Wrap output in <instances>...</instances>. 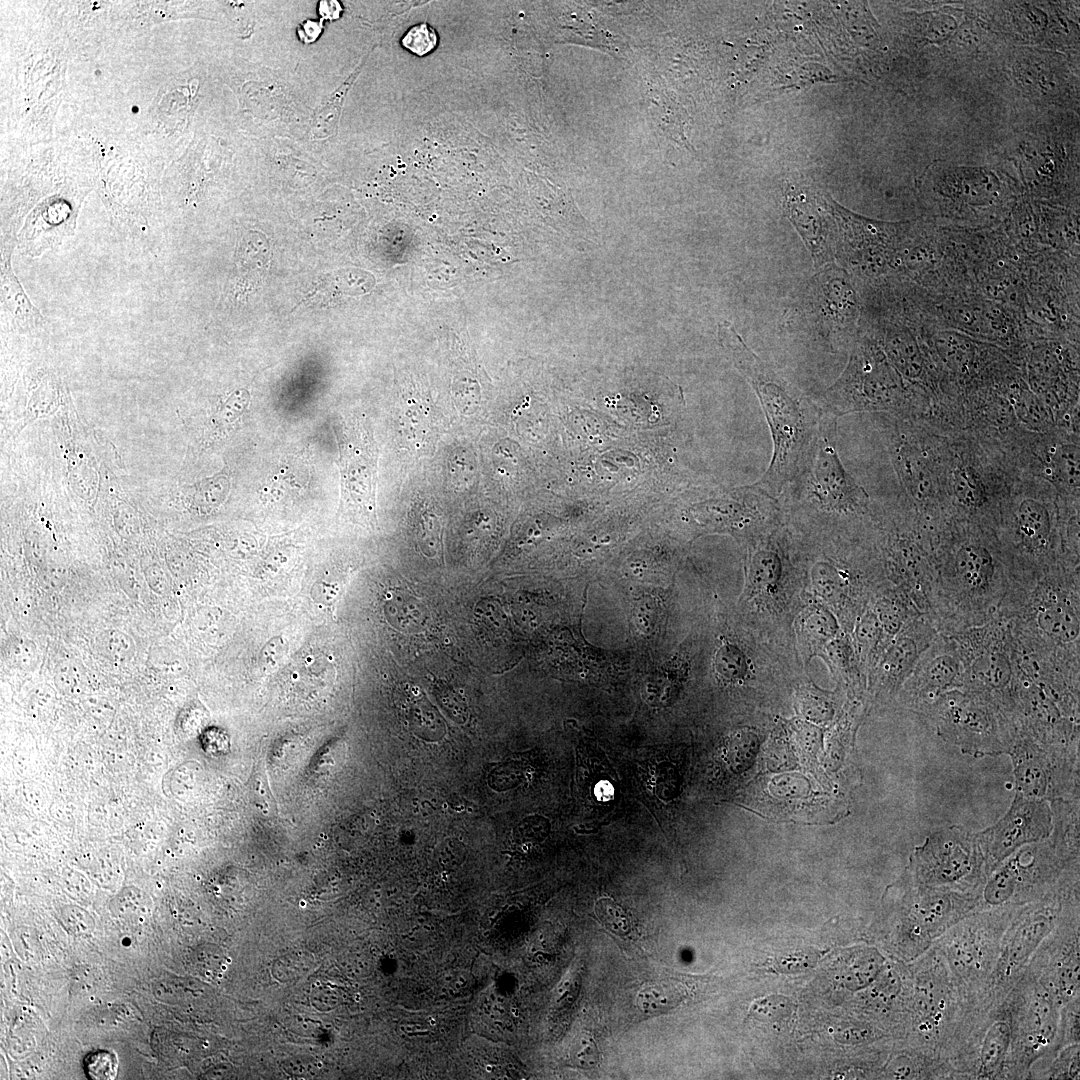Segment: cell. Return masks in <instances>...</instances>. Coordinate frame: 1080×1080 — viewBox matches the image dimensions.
I'll use <instances>...</instances> for the list:
<instances>
[{"mask_svg": "<svg viewBox=\"0 0 1080 1080\" xmlns=\"http://www.w3.org/2000/svg\"><path fill=\"white\" fill-rule=\"evenodd\" d=\"M724 347L752 385L773 441L769 466L755 484L778 499L793 480L818 436L823 413L745 345L730 323L719 326Z\"/></svg>", "mask_w": 1080, "mask_h": 1080, "instance_id": "6da1fadb", "label": "cell"}, {"mask_svg": "<svg viewBox=\"0 0 1080 1080\" xmlns=\"http://www.w3.org/2000/svg\"><path fill=\"white\" fill-rule=\"evenodd\" d=\"M779 498L780 505L792 512L825 519H849L867 512L869 495L838 455L836 418L823 414L810 453Z\"/></svg>", "mask_w": 1080, "mask_h": 1080, "instance_id": "7a4b0ae2", "label": "cell"}, {"mask_svg": "<svg viewBox=\"0 0 1080 1080\" xmlns=\"http://www.w3.org/2000/svg\"><path fill=\"white\" fill-rule=\"evenodd\" d=\"M1076 908H1079V864L1072 866L1043 897L1017 909L1003 934L999 956L985 992L977 1002L1002 1000L1046 937L1065 914Z\"/></svg>", "mask_w": 1080, "mask_h": 1080, "instance_id": "3957f363", "label": "cell"}, {"mask_svg": "<svg viewBox=\"0 0 1080 1080\" xmlns=\"http://www.w3.org/2000/svg\"><path fill=\"white\" fill-rule=\"evenodd\" d=\"M1019 907L973 911L934 942L948 966L963 1009L974 1005L984 994L1003 934Z\"/></svg>", "mask_w": 1080, "mask_h": 1080, "instance_id": "277c9868", "label": "cell"}, {"mask_svg": "<svg viewBox=\"0 0 1080 1080\" xmlns=\"http://www.w3.org/2000/svg\"><path fill=\"white\" fill-rule=\"evenodd\" d=\"M890 918L891 949L912 962L962 918L979 909L980 893L928 888L906 875Z\"/></svg>", "mask_w": 1080, "mask_h": 1080, "instance_id": "5b68a950", "label": "cell"}, {"mask_svg": "<svg viewBox=\"0 0 1080 1080\" xmlns=\"http://www.w3.org/2000/svg\"><path fill=\"white\" fill-rule=\"evenodd\" d=\"M910 963L905 1029L908 1044L946 1058L949 1042L963 1014L962 1001L935 946Z\"/></svg>", "mask_w": 1080, "mask_h": 1080, "instance_id": "8992f818", "label": "cell"}, {"mask_svg": "<svg viewBox=\"0 0 1080 1080\" xmlns=\"http://www.w3.org/2000/svg\"><path fill=\"white\" fill-rule=\"evenodd\" d=\"M946 742L973 756L1009 754L1017 730L988 694L962 687L941 695L923 713Z\"/></svg>", "mask_w": 1080, "mask_h": 1080, "instance_id": "52a82bcc", "label": "cell"}, {"mask_svg": "<svg viewBox=\"0 0 1080 1080\" xmlns=\"http://www.w3.org/2000/svg\"><path fill=\"white\" fill-rule=\"evenodd\" d=\"M1012 1042L1003 1079H1030L1057 1052L1061 1006L1027 971L1007 994Z\"/></svg>", "mask_w": 1080, "mask_h": 1080, "instance_id": "ba28073f", "label": "cell"}, {"mask_svg": "<svg viewBox=\"0 0 1080 1080\" xmlns=\"http://www.w3.org/2000/svg\"><path fill=\"white\" fill-rule=\"evenodd\" d=\"M1079 859L1063 857L1050 839L1022 846L987 877L979 909L1022 906L1051 891Z\"/></svg>", "mask_w": 1080, "mask_h": 1080, "instance_id": "9c48e42d", "label": "cell"}, {"mask_svg": "<svg viewBox=\"0 0 1080 1080\" xmlns=\"http://www.w3.org/2000/svg\"><path fill=\"white\" fill-rule=\"evenodd\" d=\"M906 876L923 887L980 893L988 871L976 834L950 827L915 848Z\"/></svg>", "mask_w": 1080, "mask_h": 1080, "instance_id": "30bf717a", "label": "cell"}, {"mask_svg": "<svg viewBox=\"0 0 1080 1080\" xmlns=\"http://www.w3.org/2000/svg\"><path fill=\"white\" fill-rule=\"evenodd\" d=\"M900 377L885 357L872 349H856L841 377L816 403L823 414L838 417L862 411L900 412L904 405Z\"/></svg>", "mask_w": 1080, "mask_h": 1080, "instance_id": "8fae6325", "label": "cell"}, {"mask_svg": "<svg viewBox=\"0 0 1080 1080\" xmlns=\"http://www.w3.org/2000/svg\"><path fill=\"white\" fill-rule=\"evenodd\" d=\"M1017 793L1036 799H1078V746L1044 744L1017 735L1009 752Z\"/></svg>", "mask_w": 1080, "mask_h": 1080, "instance_id": "7c38bea8", "label": "cell"}, {"mask_svg": "<svg viewBox=\"0 0 1080 1080\" xmlns=\"http://www.w3.org/2000/svg\"><path fill=\"white\" fill-rule=\"evenodd\" d=\"M1078 580H1051L1042 577L1021 600L1016 611L1024 610L1032 638L1047 646L1079 654Z\"/></svg>", "mask_w": 1080, "mask_h": 1080, "instance_id": "4fadbf2b", "label": "cell"}, {"mask_svg": "<svg viewBox=\"0 0 1080 1080\" xmlns=\"http://www.w3.org/2000/svg\"><path fill=\"white\" fill-rule=\"evenodd\" d=\"M1031 974L1062 1007L1080 997L1079 908L1063 916L1030 959Z\"/></svg>", "mask_w": 1080, "mask_h": 1080, "instance_id": "5bb4252c", "label": "cell"}, {"mask_svg": "<svg viewBox=\"0 0 1080 1080\" xmlns=\"http://www.w3.org/2000/svg\"><path fill=\"white\" fill-rule=\"evenodd\" d=\"M1052 827V810L1046 800L1017 793L1005 815L976 834L988 875L1022 846L1048 839Z\"/></svg>", "mask_w": 1080, "mask_h": 1080, "instance_id": "9a60e30c", "label": "cell"}, {"mask_svg": "<svg viewBox=\"0 0 1080 1080\" xmlns=\"http://www.w3.org/2000/svg\"><path fill=\"white\" fill-rule=\"evenodd\" d=\"M967 679V667L955 640L938 634L906 679V701L923 713L944 693L964 687Z\"/></svg>", "mask_w": 1080, "mask_h": 1080, "instance_id": "2e32d148", "label": "cell"}, {"mask_svg": "<svg viewBox=\"0 0 1080 1080\" xmlns=\"http://www.w3.org/2000/svg\"><path fill=\"white\" fill-rule=\"evenodd\" d=\"M932 621L927 616L916 620L884 652L875 672V684L879 691L893 693L906 681L922 653L938 635Z\"/></svg>", "mask_w": 1080, "mask_h": 1080, "instance_id": "e0dca14e", "label": "cell"}, {"mask_svg": "<svg viewBox=\"0 0 1080 1080\" xmlns=\"http://www.w3.org/2000/svg\"><path fill=\"white\" fill-rule=\"evenodd\" d=\"M1012 529L1020 549L1033 561L1032 570L1037 583L1043 577L1040 568L1053 547L1052 513L1041 501L1025 498L1013 513Z\"/></svg>", "mask_w": 1080, "mask_h": 1080, "instance_id": "ac0fdd59", "label": "cell"}, {"mask_svg": "<svg viewBox=\"0 0 1080 1080\" xmlns=\"http://www.w3.org/2000/svg\"><path fill=\"white\" fill-rule=\"evenodd\" d=\"M11 253L1 254V309L11 327L22 333H34L47 327L41 312L35 307L12 270Z\"/></svg>", "mask_w": 1080, "mask_h": 1080, "instance_id": "d6986e66", "label": "cell"}, {"mask_svg": "<svg viewBox=\"0 0 1080 1080\" xmlns=\"http://www.w3.org/2000/svg\"><path fill=\"white\" fill-rule=\"evenodd\" d=\"M885 1077L891 1079H956L947 1059L934 1051L908 1044L887 1065Z\"/></svg>", "mask_w": 1080, "mask_h": 1080, "instance_id": "ffe728a7", "label": "cell"}, {"mask_svg": "<svg viewBox=\"0 0 1080 1080\" xmlns=\"http://www.w3.org/2000/svg\"><path fill=\"white\" fill-rule=\"evenodd\" d=\"M340 446V472L342 494L355 502L371 501L372 465L354 441L337 435Z\"/></svg>", "mask_w": 1080, "mask_h": 1080, "instance_id": "44dd1931", "label": "cell"}, {"mask_svg": "<svg viewBox=\"0 0 1080 1080\" xmlns=\"http://www.w3.org/2000/svg\"><path fill=\"white\" fill-rule=\"evenodd\" d=\"M838 632L834 616L822 607L811 606L805 609L797 622L798 641L803 656L810 660L824 652L826 645Z\"/></svg>", "mask_w": 1080, "mask_h": 1080, "instance_id": "7402d4cb", "label": "cell"}, {"mask_svg": "<svg viewBox=\"0 0 1080 1080\" xmlns=\"http://www.w3.org/2000/svg\"><path fill=\"white\" fill-rule=\"evenodd\" d=\"M1052 836L1050 841L1066 859H1079V807L1078 799L1051 801Z\"/></svg>", "mask_w": 1080, "mask_h": 1080, "instance_id": "603a6c76", "label": "cell"}, {"mask_svg": "<svg viewBox=\"0 0 1080 1080\" xmlns=\"http://www.w3.org/2000/svg\"><path fill=\"white\" fill-rule=\"evenodd\" d=\"M749 579L754 589L770 593L775 590L783 572V560L779 548L771 542H762L752 548L748 562Z\"/></svg>", "mask_w": 1080, "mask_h": 1080, "instance_id": "cb8c5ba5", "label": "cell"}, {"mask_svg": "<svg viewBox=\"0 0 1080 1080\" xmlns=\"http://www.w3.org/2000/svg\"><path fill=\"white\" fill-rule=\"evenodd\" d=\"M893 461L896 470L907 490L915 499L925 497L930 490V480L924 460L909 444H893Z\"/></svg>", "mask_w": 1080, "mask_h": 1080, "instance_id": "d4e9b609", "label": "cell"}, {"mask_svg": "<svg viewBox=\"0 0 1080 1080\" xmlns=\"http://www.w3.org/2000/svg\"><path fill=\"white\" fill-rule=\"evenodd\" d=\"M810 578L819 596L833 600L842 594L844 571L831 557H817L810 568Z\"/></svg>", "mask_w": 1080, "mask_h": 1080, "instance_id": "484cf974", "label": "cell"}, {"mask_svg": "<svg viewBox=\"0 0 1080 1080\" xmlns=\"http://www.w3.org/2000/svg\"><path fill=\"white\" fill-rule=\"evenodd\" d=\"M1079 1055V1043L1067 1045L1045 1061V1068L1040 1069L1037 1073L1035 1072L1032 1078L1079 1079Z\"/></svg>", "mask_w": 1080, "mask_h": 1080, "instance_id": "4316f807", "label": "cell"}, {"mask_svg": "<svg viewBox=\"0 0 1080 1080\" xmlns=\"http://www.w3.org/2000/svg\"><path fill=\"white\" fill-rule=\"evenodd\" d=\"M96 648L100 656L108 661L122 664L133 657L135 646L127 634L118 630H106L96 638Z\"/></svg>", "mask_w": 1080, "mask_h": 1080, "instance_id": "83f0119b", "label": "cell"}, {"mask_svg": "<svg viewBox=\"0 0 1080 1080\" xmlns=\"http://www.w3.org/2000/svg\"><path fill=\"white\" fill-rule=\"evenodd\" d=\"M347 86L348 84L345 83L316 110L311 122L312 138L322 139L333 134L337 126L341 101L343 100Z\"/></svg>", "mask_w": 1080, "mask_h": 1080, "instance_id": "f1b7e54d", "label": "cell"}, {"mask_svg": "<svg viewBox=\"0 0 1080 1080\" xmlns=\"http://www.w3.org/2000/svg\"><path fill=\"white\" fill-rule=\"evenodd\" d=\"M715 666L718 674L731 682L744 680L748 673L744 652L733 644H725L718 650Z\"/></svg>", "mask_w": 1080, "mask_h": 1080, "instance_id": "f546056e", "label": "cell"}, {"mask_svg": "<svg viewBox=\"0 0 1080 1080\" xmlns=\"http://www.w3.org/2000/svg\"><path fill=\"white\" fill-rule=\"evenodd\" d=\"M599 920L613 933L624 936L631 929L630 920L625 911L613 900L601 898L595 904Z\"/></svg>", "mask_w": 1080, "mask_h": 1080, "instance_id": "4dcf8cb0", "label": "cell"}, {"mask_svg": "<svg viewBox=\"0 0 1080 1080\" xmlns=\"http://www.w3.org/2000/svg\"><path fill=\"white\" fill-rule=\"evenodd\" d=\"M437 43V33L427 23L412 26L401 39L402 46L418 56H424L434 50Z\"/></svg>", "mask_w": 1080, "mask_h": 1080, "instance_id": "1f68e13d", "label": "cell"}, {"mask_svg": "<svg viewBox=\"0 0 1080 1080\" xmlns=\"http://www.w3.org/2000/svg\"><path fill=\"white\" fill-rule=\"evenodd\" d=\"M1080 997L1061 1007L1057 1051L1067 1045L1079 1043Z\"/></svg>", "mask_w": 1080, "mask_h": 1080, "instance_id": "d6a6232c", "label": "cell"}, {"mask_svg": "<svg viewBox=\"0 0 1080 1080\" xmlns=\"http://www.w3.org/2000/svg\"><path fill=\"white\" fill-rule=\"evenodd\" d=\"M84 1069L87 1077L90 1079H114L117 1075V1060L112 1053L105 1050H97L89 1053L85 1057Z\"/></svg>", "mask_w": 1080, "mask_h": 1080, "instance_id": "836d02e7", "label": "cell"}, {"mask_svg": "<svg viewBox=\"0 0 1080 1080\" xmlns=\"http://www.w3.org/2000/svg\"><path fill=\"white\" fill-rule=\"evenodd\" d=\"M883 630L875 612L867 611L856 628V640L863 655H868L877 646Z\"/></svg>", "mask_w": 1080, "mask_h": 1080, "instance_id": "e575fe53", "label": "cell"}, {"mask_svg": "<svg viewBox=\"0 0 1080 1080\" xmlns=\"http://www.w3.org/2000/svg\"><path fill=\"white\" fill-rule=\"evenodd\" d=\"M1055 470L1073 486L1079 485V452L1075 446L1057 450L1052 458Z\"/></svg>", "mask_w": 1080, "mask_h": 1080, "instance_id": "d590c367", "label": "cell"}, {"mask_svg": "<svg viewBox=\"0 0 1080 1080\" xmlns=\"http://www.w3.org/2000/svg\"><path fill=\"white\" fill-rule=\"evenodd\" d=\"M874 612L884 632L891 636L899 632L903 617L897 605L888 599H881L877 602Z\"/></svg>", "mask_w": 1080, "mask_h": 1080, "instance_id": "8d00e7d4", "label": "cell"}, {"mask_svg": "<svg viewBox=\"0 0 1080 1080\" xmlns=\"http://www.w3.org/2000/svg\"><path fill=\"white\" fill-rule=\"evenodd\" d=\"M823 653L830 665L836 669L845 671L851 666L852 649L845 639L834 638L826 645Z\"/></svg>", "mask_w": 1080, "mask_h": 1080, "instance_id": "74e56055", "label": "cell"}, {"mask_svg": "<svg viewBox=\"0 0 1080 1080\" xmlns=\"http://www.w3.org/2000/svg\"><path fill=\"white\" fill-rule=\"evenodd\" d=\"M671 990L665 986H654L643 990L639 994V1000L642 1004V1008H647L651 1011L665 1010L671 1007L674 997L671 996Z\"/></svg>", "mask_w": 1080, "mask_h": 1080, "instance_id": "f35d334b", "label": "cell"}, {"mask_svg": "<svg viewBox=\"0 0 1080 1080\" xmlns=\"http://www.w3.org/2000/svg\"><path fill=\"white\" fill-rule=\"evenodd\" d=\"M572 1058L575 1064L581 1068L589 1069L596 1065L599 1053L594 1040L588 1036H582L574 1044Z\"/></svg>", "mask_w": 1080, "mask_h": 1080, "instance_id": "ab89813d", "label": "cell"}, {"mask_svg": "<svg viewBox=\"0 0 1080 1080\" xmlns=\"http://www.w3.org/2000/svg\"><path fill=\"white\" fill-rule=\"evenodd\" d=\"M322 28L321 22L306 20L298 26L297 34L302 42L311 43L319 37Z\"/></svg>", "mask_w": 1080, "mask_h": 1080, "instance_id": "60d3db41", "label": "cell"}, {"mask_svg": "<svg viewBox=\"0 0 1080 1080\" xmlns=\"http://www.w3.org/2000/svg\"><path fill=\"white\" fill-rule=\"evenodd\" d=\"M323 20H335L340 17L342 6L338 1H321L318 6Z\"/></svg>", "mask_w": 1080, "mask_h": 1080, "instance_id": "b9f144b4", "label": "cell"}, {"mask_svg": "<svg viewBox=\"0 0 1080 1080\" xmlns=\"http://www.w3.org/2000/svg\"><path fill=\"white\" fill-rule=\"evenodd\" d=\"M16 659L20 665L28 666L35 657V647L29 641L20 642L16 647Z\"/></svg>", "mask_w": 1080, "mask_h": 1080, "instance_id": "7bdbcfd3", "label": "cell"}, {"mask_svg": "<svg viewBox=\"0 0 1080 1080\" xmlns=\"http://www.w3.org/2000/svg\"><path fill=\"white\" fill-rule=\"evenodd\" d=\"M145 575H146V580H147L149 586L155 592L161 593V591H163V584H165V583L163 581V577H162L161 572L158 571V567L157 566L149 567L146 570Z\"/></svg>", "mask_w": 1080, "mask_h": 1080, "instance_id": "ee69618b", "label": "cell"}, {"mask_svg": "<svg viewBox=\"0 0 1080 1080\" xmlns=\"http://www.w3.org/2000/svg\"><path fill=\"white\" fill-rule=\"evenodd\" d=\"M429 1024L435 1025V1019L433 1017L428 1018Z\"/></svg>", "mask_w": 1080, "mask_h": 1080, "instance_id": "f6af8a7d", "label": "cell"}, {"mask_svg": "<svg viewBox=\"0 0 1080 1080\" xmlns=\"http://www.w3.org/2000/svg\"><path fill=\"white\" fill-rule=\"evenodd\" d=\"M491 1068L492 1067L490 1065L486 1066V1070L489 1071V1072L492 1070Z\"/></svg>", "mask_w": 1080, "mask_h": 1080, "instance_id": "bcb514c9", "label": "cell"}]
</instances>
